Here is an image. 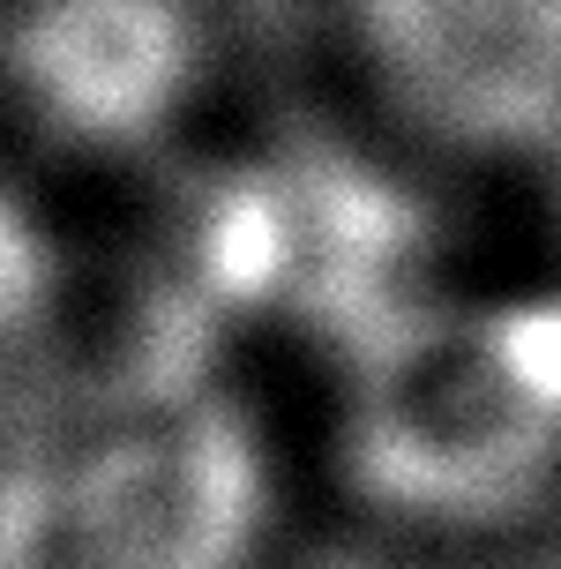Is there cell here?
Segmentation results:
<instances>
[{
	"instance_id": "1",
	"label": "cell",
	"mask_w": 561,
	"mask_h": 569,
	"mask_svg": "<svg viewBox=\"0 0 561 569\" xmlns=\"http://www.w3.org/2000/svg\"><path fill=\"white\" fill-rule=\"evenodd\" d=\"M322 457L344 510L412 547H494L561 502V278L442 284L330 352Z\"/></svg>"
},
{
	"instance_id": "2",
	"label": "cell",
	"mask_w": 561,
	"mask_h": 569,
	"mask_svg": "<svg viewBox=\"0 0 561 569\" xmlns=\"http://www.w3.org/2000/svg\"><path fill=\"white\" fill-rule=\"evenodd\" d=\"M270 427L196 345L53 368L0 412V569H270Z\"/></svg>"
},
{
	"instance_id": "3",
	"label": "cell",
	"mask_w": 561,
	"mask_h": 569,
	"mask_svg": "<svg viewBox=\"0 0 561 569\" xmlns=\"http://www.w3.org/2000/svg\"><path fill=\"white\" fill-rule=\"evenodd\" d=\"M330 30L420 158L532 172L561 142V0H330Z\"/></svg>"
},
{
	"instance_id": "4",
	"label": "cell",
	"mask_w": 561,
	"mask_h": 569,
	"mask_svg": "<svg viewBox=\"0 0 561 569\" xmlns=\"http://www.w3.org/2000/svg\"><path fill=\"white\" fill-rule=\"evenodd\" d=\"M218 60L210 0H8L0 106L53 158L142 166L202 120Z\"/></svg>"
},
{
	"instance_id": "5",
	"label": "cell",
	"mask_w": 561,
	"mask_h": 569,
	"mask_svg": "<svg viewBox=\"0 0 561 569\" xmlns=\"http://www.w3.org/2000/svg\"><path fill=\"white\" fill-rule=\"evenodd\" d=\"M68 300H76V270L53 210L23 172L0 166V412L53 375Z\"/></svg>"
},
{
	"instance_id": "6",
	"label": "cell",
	"mask_w": 561,
	"mask_h": 569,
	"mask_svg": "<svg viewBox=\"0 0 561 569\" xmlns=\"http://www.w3.org/2000/svg\"><path fill=\"white\" fill-rule=\"evenodd\" d=\"M532 180H539V202H547V240H554V278H561V142L532 166Z\"/></svg>"
}]
</instances>
